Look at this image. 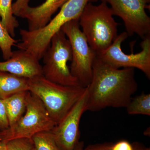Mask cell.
Masks as SVG:
<instances>
[{
    "label": "cell",
    "mask_w": 150,
    "mask_h": 150,
    "mask_svg": "<svg viewBox=\"0 0 150 150\" xmlns=\"http://www.w3.org/2000/svg\"><path fill=\"white\" fill-rule=\"evenodd\" d=\"M86 87V111H97L107 107H127L137 91L138 84L134 69H117L96 56L91 81Z\"/></svg>",
    "instance_id": "6da1fadb"
},
{
    "label": "cell",
    "mask_w": 150,
    "mask_h": 150,
    "mask_svg": "<svg viewBox=\"0 0 150 150\" xmlns=\"http://www.w3.org/2000/svg\"><path fill=\"white\" fill-rule=\"evenodd\" d=\"M106 3H89L79 19V24L91 48L95 53L105 50L118 36V23Z\"/></svg>",
    "instance_id": "7a4b0ae2"
},
{
    "label": "cell",
    "mask_w": 150,
    "mask_h": 150,
    "mask_svg": "<svg viewBox=\"0 0 150 150\" xmlns=\"http://www.w3.org/2000/svg\"><path fill=\"white\" fill-rule=\"evenodd\" d=\"M29 91L37 96L56 124L73 107L86 87L67 86L55 83L43 76L28 79Z\"/></svg>",
    "instance_id": "3957f363"
},
{
    "label": "cell",
    "mask_w": 150,
    "mask_h": 150,
    "mask_svg": "<svg viewBox=\"0 0 150 150\" xmlns=\"http://www.w3.org/2000/svg\"><path fill=\"white\" fill-rule=\"evenodd\" d=\"M43 58V76L46 79L62 85L81 86L68 66L72 59L71 47L62 30L52 38Z\"/></svg>",
    "instance_id": "277c9868"
},
{
    "label": "cell",
    "mask_w": 150,
    "mask_h": 150,
    "mask_svg": "<svg viewBox=\"0 0 150 150\" xmlns=\"http://www.w3.org/2000/svg\"><path fill=\"white\" fill-rule=\"evenodd\" d=\"M56 125L40 99L29 91L24 114L13 125L0 131V141L32 138L39 132L51 131Z\"/></svg>",
    "instance_id": "5b68a950"
},
{
    "label": "cell",
    "mask_w": 150,
    "mask_h": 150,
    "mask_svg": "<svg viewBox=\"0 0 150 150\" xmlns=\"http://www.w3.org/2000/svg\"><path fill=\"white\" fill-rule=\"evenodd\" d=\"M61 30L69 39L71 47V73L82 86L86 87L91 81L95 52L89 45L80 27L79 20L68 22Z\"/></svg>",
    "instance_id": "8992f818"
},
{
    "label": "cell",
    "mask_w": 150,
    "mask_h": 150,
    "mask_svg": "<svg viewBox=\"0 0 150 150\" xmlns=\"http://www.w3.org/2000/svg\"><path fill=\"white\" fill-rule=\"evenodd\" d=\"M128 37L126 31L122 32L108 48L96 53V56L104 63L117 69H138L150 79V35L142 39L141 43L142 51L135 54H126L121 49L122 43Z\"/></svg>",
    "instance_id": "52a82bcc"
},
{
    "label": "cell",
    "mask_w": 150,
    "mask_h": 150,
    "mask_svg": "<svg viewBox=\"0 0 150 150\" xmlns=\"http://www.w3.org/2000/svg\"><path fill=\"white\" fill-rule=\"evenodd\" d=\"M110 6L113 15L122 19L129 36L142 39L150 35V18L146 9L150 0H100Z\"/></svg>",
    "instance_id": "ba28073f"
},
{
    "label": "cell",
    "mask_w": 150,
    "mask_h": 150,
    "mask_svg": "<svg viewBox=\"0 0 150 150\" xmlns=\"http://www.w3.org/2000/svg\"><path fill=\"white\" fill-rule=\"evenodd\" d=\"M87 98L86 87L85 91L77 102L51 130L61 150H74L79 142L80 122L82 115L86 111Z\"/></svg>",
    "instance_id": "9c48e42d"
},
{
    "label": "cell",
    "mask_w": 150,
    "mask_h": 150,
    "mask_svg": "<svg viewBox=\"0 0 150 150\" xmlns=\"http://www.w3.org/2000/svg\"><path fill=\"white\" fill-rule=\"evenodd\" d=\"M98 0H68L60 8L58 13L44 27L33 30L31 36L36 44L43 48L50 45L51 39L68 22L79 19L86 6L89 3Z\"/></svg>",
    "instance_id": "30bf717a"
},
{
    "label": "cell",
    "mask_w": 150,
    "mask_h": 150,
    "mask_svg": "<svg viewBox=\"0 0 150 150\" xmlns=\"http://www.w3.org/2000/svg\"><path fill=\"white\" fill-rule=\"evenodd\" d=\"M0 71L28 79L43 76L42 66L39 60L28 51L22 49L13 51L9 59L0 62Z\"/></svg>",
    "instance_id": "8fae6325"
},
{
    "label": "cell",
    "mask_w": 150,
    "mask_h": 150,
    "mask_svg": "<svg viewBox=\"0 0 150 150\" xmlns=\"http://www.w3.org/2000/svg\"><path fill=\"white\" fill-rule=\"evenodd\" d=\"M68 0H46L40 5L29 6L21 18L27 20L28 30H34L45 26L52 16Z\"/></svg>",
    "instance_id": "7c38bea8"
},
{
    "label": "cell",
    "mask_w": 150,
    "mask_h": 150,
    "mask_svg": "<svg viewBox=\"0 0 150 150\" xmlns=\"http://www.w3.org/2000/svg\"><path fill=\"white\" fill-rule=\"evenodd\" d=\"M29 89L28 79L0 71V99L4 100L20 92L29 91Z\"/></svg>",
    "instance_id": "4fadbf2b"
},
{
    "label": "cell",
    "mask_w": 150,
    "mask_h": 150,
    "mask_svg": "<svg viewBox=\"0 0 150 150\" xmlns=\"http://www.w3.org/2000/svg\"><path fill=\"white\" fill-rule=\"evenodd\" d=\"M29 91L20 92L3 100L5 106L9 127L18 121L26 110Z\"/></svg>",
    "instance_id": "5bb4252c"
},
{
    "label": "cell",
    "mask_w": 150,
    "mask_h": 150,
    "mask_svg": "<svg viewBox=\"0 0 150 150\" xmlns=\"http://www.w3.org/2000/svg\"><path fill=\"white\" fill-rule=\"evenodd\" d=\"M13 0H0V17L3 25L12 37L15 36L16 29L19 22L14 15L12 9Z\"/></svg>",
    "instance_id": "9a60e30c"
},
{
    "label": "cell",
    "mask_w": 150,
    "mask_h": 150,
    "mask_svg": "<svg viewBox=\"0 0 150 150\" xmlns=\"http://www.w3.org/2000/svg\"><path fill=\"white\" fill-rule=\"evenodd\" d=\"M129 115H150V94L142 93L131 98L126 107Z\"/></svg>",
    "instance_id": "2e32d148"
},
{
    "label": "cell",
    "mask_w": 150,
    "mask_h": 150,
    "mask_svg": "<svg viewBox=\"0 0 150 150\" xmlns=\"http://www.w3.org/2000/svg\"><path fill=\"white\" fill-rule=\"evenodd\" d=\"M32 139L35 150H61L51 131L39 132Z\"/></svg>",
    "instance_id": "e0dca14e"
},
{
    "label": "cell",
    "mask_w": 150,
    "mask_h": 150,
    "mask_svg": "<svg viewBox=\"0 0 150 150\" xmlns=\"http://www.w3.org/2000/svg\"><path fill=\"white\" fill-rule=\"evenodd\" d=\"M18 41L12 37L0 20V49L5 61L10 58L12 54V47Z\"/></svg>",
    "instance_id": "ac0fdd59"
},
{
    "label": "cell",
    "mask_w": 150,
    "mask_h": 150,
    "mask_svg": "<svg viewBox=\"0 0 150 150\" xmlns=\"http://www.w3.org/2000/svg\"><path fill=\"white\" fill-rule=\"evenodd\" d=\"M7 150H32L34 148L32 138H17L6 142Z\"/></svg>",
    "instance_id": "d6986e66"
},
{
    "label": "cell",
    "mask_w": 150,
    "mask_h": 150,
    "mask_svg": "<svg viewBox=\"0 0 150 150\" xmlns=\"http://www.w3.org/2000/svg\"><path fill=\"white\" fill-rule=\"evenodd\" d=\"M30 0H16L13 4V12L14 15L21 18L28 8L29 6V3Z\"/></svg>",
    "instance_id": "ffe728a7"
},
{
    "label": "cell",
    "mask_w": 150,
    "mask_h": 150,
    "mask_svg": "<svg viewBox=\"0 0 150 150\" xmlns=\"http://www.w3.org/2000/svg\"><path fill=\"white\" fill-rule=\"evenodd\" d=\"M9 127V124L5 106L3 100L0 99V131H4Z\"/></svg>",
    "instance_id": "44dd1931"
},
{
    "label": "cell",
    "mask_w": 150,
    "mask_h": 150,
    "mask_svg": "<svg viewBox=\"0 0 150 150\" xmlns=\"http://www.w3.org/2000/svg\"><path fill=\"white\" fill-rule=\"evenodd\" d=\"M112 150H134V146L125 140L119 141L111 146Z\"/></svg>",
    "instance_id": "7402d4cb"
},
{
    "label": "cell",
    "mask_w": 150,
    "mask_h": 150,
    "mask_svg": "<svg viewBox=\"0 0 150 150\" xmlns=\"http://www.w3.org/2000/svg\"><path fill=\"white\" fill-rule=\"evenodd\" d=\"M111 146L112 145L106 144L90 145L83 150H112Z\"/></svg>",
    "instance_id": "603a6c76"
},
{
    "label": "cell",
    "mask_w": 150,
    "mask_h": 150,
    "mask_svg": "<svg viewBox=\"0 0 150 150\" xmlns=\"http://www.w3.org/2000/svg\"><path fill=\"white\" fill-rule=\"evenodd\" d=\"M74 150H83V142H79Z\"/></svg>",
    "instance_id": "cb8c5ba5"
},
{
    "label": "cell",
    "mask_w": 150,
    "mask_h": 150,
    "mask_svg": "<svg viewBox=\"0 0 150 150\" xmlns=\"http://www.w3.org/2000/svg\"><path fill=\"white\" fill-rule=\"evenodd\" d=\"M0 150H7L6 142L0 141Z\"/></svg>",
    "instance_id": "d4e9b609"
},
{
    "label": "cell",
    "mask_w": 150,
    "mask_h": 150,
    "mask_svg": "<svg viewBox=\"0 0 150 150\" xmlns=\"http://www.w3.org/2000/svg\"><path fill=\"white\" fill-rule=\"evenodd\" d=\"M134 150H146L147 148H143L140 147L139 146H136V147L134 146Z\"/></svg>",
    "instance_id": "484cf974"
},
{
    "label": "cell",
    "mask_w": 150,
    "mask_h": 150,
    "mask_svg": "<svg viewBox=\"0 0 150 150\" xmlns=\"http://www.w3.org/2000/svg\"><path fill=\"white\" fill-rule=\"evenodd\" d=\"M146 150H150L149 148H147Z\"/></svg>",
    "instance_id": "4316f807"
},
{
    "label": "cell",
    "mask_w": 150,
    "mask_h": 150,
    "mask_svg": "<svg viewBox=\"0 0 150 150\" xmlns=\"http://www.w3.org/2000/svg\"><path fill=\"white\" fill-rule=\"evenodd\" d=\"M32 150H35V148H33Z\"/></svg>",
    "instance_id": "83f0119b"
}]
</instances>
